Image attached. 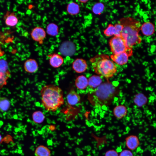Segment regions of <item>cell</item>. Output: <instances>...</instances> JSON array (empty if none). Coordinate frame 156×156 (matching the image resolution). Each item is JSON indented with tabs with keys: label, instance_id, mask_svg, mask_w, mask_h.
<instances>
[{
	"label": "cell",
	"instance_id": "cb8c5ba5",
	"mask_svg": "<svg viewBox=\"0 0 156 156\" xmlns=\"http://www.w3.org/2000/svg\"><path fill=\"white\" fill-rule=\"evenodd\" d=\"M11 75L10 71L6 72L0 71V89L7 84V81Z\"/></svg>",
	"mask_w": 156,
	"mask_h": 156
},
{
	"label": "cell",
	"instance_id": "e0dca14e",
	"mask_svg": "<svg viewBox=\"0 0 156 156\" xmlns=\"http://www.w3.org/2000/svg\"><path fill=\"white\" fill-rule=\"evenodd\" d=\"M127 110L125 106L120 105L116 106L113 109V113L117 119H121L126 116Z\"/></svg>",
	"mask_w": 156,
	"mask_h": 156
},
{
	"label": "cell",
	"instance_id": "d4e9b609",
	"mask_svg": "<svg viewBox=\"0 0 156 156\" xmlns=\"http://www.w3.org/2000/svg\"><path fill=\"white\" fill-rule=\"evenodd\" d=\"M145 97L144 95L141 94L137 95L134 99L135 103L138 106H141L143 105L146 101Z\"/></svg>",
	"mask_w": 156,
	"mask_h": 156
},
{
	"label": "cell",
	"instance_id": "7a4b0ae2",
	"mask_svg": "<svg viewBox=\"0 0 156 156\" xmlns=\"http://www.w3.org/2000/svg\"><path fill=\"white\" fill-rule=\"evenodd\" d=\"M117 91L116 88L111 83L105 82L89 92L88 99L91 104L96 107L109 105Z\"/></svg>",
	"mask_w": 156,
	"mask_h": 156
},
{
	"label": "cell",
	"instance_id": "d6986e66",
	"mask_svg": "<svg viewBox=\"0 0 156 156\" xmlns=\"http://www.w3.org/2000/svg\"><path fill=\"white\" fill-rule=\"evenodd\" d=\"M36 156H50L51 151L46 146L41 145L37 146L35 150Z\"/></svg>",
	"mask_w": 156,
	"mask_h": 156
},
{
	"label": "cell",
	"instance_id": "603a6c76",
	"mask_svg": "<svg viewBox=\"0 0 156 156\" xmlns=\"http://www.w3.org/2000/svg\"><path fill=\"white\" fill-rule=\"evenodd\" d=\"M46 31L48 34L52 36L57 35L58 33V27L55 23L49 24L47 27Z\"/></svg>",
	"mask_w": 156,
	"mask_h": 156
},
{
	"label": "cell",
	"instance_id": "ba28073f",
	"mask_svg": "<svg viewBox=\"0 0 156 156\" xmlns=\"http://www.w3.org/2000/svg\"><path fill=\"white\" fill-rule=\"evenodd\" d=\"M31 36L34 40L41 44L46 38V32L42 28L37 27L34 28L32 30Z\"/></svg>",
	"mask_w": 156,
	"mask_h": 156
},
{
	"label": "cell",
	"instance_id": "ffe728a7",
	"mask_svg": "<svg viewBox=\"0 0 156 156\" xmlns=\"http://www.w3.org/2000/svg\"><path fill=\"white\" fill-rule=\"evenodd\" d=\"M80 10L79 5L77 3L73 2L69 3L67 5L66 8L68 13L72 15H76L78 14Z\"/></svg>",
	"mask_w": 156,
	"mask_h": 156
},
{
	"label": "cell",
	"instance_id": "6da1fadb",
	"mask_svg": "<svg viewBox=\"0 0 156 156\" xmlns=\"http://www.w3.org/2000/svg\"><path fill=\"white\" fill-rule=\"evenodd\" d=\"M40 93L42 105L47 111L55 112L64 104L63 92L58 86L45 85L41 88Z\"/></svg>",
	"mask_w": 156,
	"mask_h": 156
},
{
	"label": "cell",
	"instance_id": "f1b7e54d",
	"mask_svg": "<svg viewBox=\"0 0 156 156\" xmlns=\"http://www.w3.org/2000/svg\"><path fill=\"white\" fill-rule=\"evenodd\" d=\"M119 156H133L131 151L129 149L122 150L119 155Z\"/></svg>",
	"mask_w": 156,
	"mask_h": 156
},
{
	"label": "cell",
	"instance_id": "7c38bea8",
	"mask_svg": "<svg viewBox=\"0 0 156 156\" xmlns=\"http://www.w3.org/2000/svg\"><path fill=\"white\" fill-rule=\"evenodd\" d=\"M66 99L68 104L71 105H75L80 101V96L74 89H71L67 94Z\"/></svg>",
	"mask_w": 156,
	"mask_h": 156
},
{
	"label": "cell",
	"instance_id": "277c9868",
	"mask_svg": "<svg viewBox=\"0 0 156 156\" xmlns=\"http://www.w3.org/2000/svg\"><path fill=\"white\" fill-rule=\"evenodd\" d=\"M90 61L94 72L107 79L112 77L117 72L116 65L107 55L98 54Z\"/></svg>",
	"mask_w": 156,
	"mask_h": 156
},
{
	"label": "cell",
	"instance_id": "52a82bcc",
	"mask_svg": "<svg viewBox=\"0 0 156 156\" xmlns=\"http://www.w3.org/2000/svg\"><path fill=\"white\" fill-rule=\"evenodd\" d=\"M123 29V25L120 23L113 25L109 24L104 30V34L106 36L110 37L112 36H121V33Z\"/></svg>",
	"mask_w": 156,
	"mask_h": 156
},
{
	"label": "cell",
	"instance_id": "7402d4cb",
	"mask_svg": "<svg viewBox=\"0 0 156 156\" xmlns=\"http://www.w3.org/2000/svg\"><path fill=\"white\" fill-rule=\"evenodd\" d=\"M45 116L44 113L40 111L34 112L32 115V119L34 122L36 124H40L44 121Z\"/></svg>",
	"mask_w": 156,
	"mask_h": 156
},
{
	"label": "cell",
	"instance_id": "44dd1931",
	"mask_svg": "<svg viewBox=\"0 0 156 156\" xmlns=\"http://www.w3.org/2000/svg\"><path fill=\"white\" fill-rule=\"evenodd\" d=\"M10 100L5 97H0V112H4L8 111L10 107Z\"/></svg>",
	"mask_w": 156,
	"mask_h": 156
},
{
	"label": "cell",
	"instance_id": "ac0fdd59",
	"mask_svg": "<svg viewBox=\"0 0 156 156\" xmlns=\"http://www.w3.org/2000/svg\"><path fill=\"white\" fill-rule=\"evenodd\" d=\"M75 84L77 89L84 90L88 86V80L83 75L79 76L75 79Z\"/></svg>",
	"mask_w": 156,
	"mask_h": 156
},
{
	"label": "cell",
	"instance_id": "9c48e42d",
	"mask_svg": "<svg viewBox=\"0 0 156 156\" xmlns=\"http://www.w3.org/2000/svg\"><path fill=\"white\" fill-rule=\"evenodd\" d=\"M72 68L77 73L84 72L88 68V65L86 60L82 58H77L73 62Z\"/></svg>",
	"mask_w": 156,
	"mask_h": 156
},
{
	"label": "cell",
	"instance_id": "2e32d148",
	"mask_svg": "<svg viewBox=\"0 0 156 156\" xmlns=\"http://www.w3.org/2000/svg\"><path fill=\"white\" fill-rule=\"evenodd\" d=\"M88 80V86L90 88L89 92L95 89L102 83V80L99 75H93Z\"/></svg>",
	"mask_w": 156,
	"mask_h": 156
},
{
	"label": "cell",
	"instance_id": "83f0119b",
	"mask_svg": "<svg viewBox=\"0 0 156 156\" xmlns=\"http://www.w3.org/2000/svg\"><path fill=\"white\" fill-rule=\"evenodd\" d=\"M104 156H119V154L115 150L110 149L105 152Z\"/></svg>",
	"mask_w": 156,
	"mask_h": 156
},
{
	"label": "cell",
	"instance_id": "4dcf8cb0",
	"mask_svg": "<svg viewBox=\"0 0 156 156\" xmlns=\"http://www.w3.org/2000/svg\"><path fill=\"white\" fill-rule=\"evenodd\" d=\"M1 135L0 134V142L1 141Z\"/></svg>",
	"mask_w": 156,
	"mask_h": 156
},
{
	"label": "cell",
	"instance_id": "5b68a950",
	"mask_svg": "<svg viewBox=\"0 0 156 156\" xmlns=\"http://www.w3.org/2000/svg\"><path fill=\"white\" fill-rule=\"evenodd\" d=\"M109 44L112 54L126 51L129 49L125 40L120 36H114L109 41Z\"/></svg>",
	"mask_w": 156,
	"mask_h": 156
},
{
	"label": "cell",
	"instance_id": "4316f807",
	"mask_svg": "<svg viewBox=\"0 0 156 156\" xmlns=\"http://www.w3.org/2000/svg\"><path fill=\"white\" fill-rule=\"evenodd\" d=\"M104 8V5L101 3L95 4L93 8V12L96 14H99L103 11Z\"/></svg>",
	"mask_w": 156,
	"mask_h": 156
},
{
	"label": "cell",
	"instance_id": "4fadbf2b",
	"mask_svg": "<svg viewBox=\"0 0 156 156\" xmlns=\"http://www.w3.org/2000/svg\"><path fill=\"white\" fill-rule=\"evenodd\" d=\"M49 63L50 65L54 68L61 66L64 62L62 57L57 53H54L49 55Z\"/></svg>",
	"mask_w": 156,
	"mask_h": 156
},
{
	"label": "cell",
	"instance_id": "8fae6325",
	"mask_svg": "<svg viewBox=\"0 0 156 156\" xmlns=\"http://www.w3.org/2000/svg\"><path fill=\"white\" fill-rule=\"evenodd\" d=\"M38 68V64L36 61L33 59L27 60L24 64V68L25 71L29 73H34L36 72Z\"/></svg>",
	"mask_w": 156,
	"mask_h": 156
},
{
	"label": "cell",
	"instance_id": "5bb4252c",
	"mask_svg": "<svg viewBox=\"0 0 156 156\" xmlns=\"http://www.w3.org/2000/svg\"><path fill=\"white\" fill-rule=\"evenodd\" d=\"M5 24L8 26L14 27L18 23V19L13 12H7L4 17Z\"/></svg>",
	"mask_w": 156,
	"mask_h": 156
},
{
	"label": "cell",
	"instance_id": "8992f818",
	"mask_svg": "<svg viewBox=\"0 0 156 156\" xmlns=\"http://www.w3.org/2000/svg\"><path fill=\"white\" fill-rule=\"evenodd\" d=\"M133 53L132 49L120 53L112 54L110 58L115 63L119 65H123L127 62L129 57L132 56Z\"/></svg>",
	"mask_w": 156,
	"mask_h": 156
},
{
	"label": "cell",
	"instance_id": "30bf717a",
	"mask_svg": "<svg viewBox=\"0 0 156 156\" xmlns=\"http://www.w3.org/2000/svg\"><path fill=\"white\" fill-rule=\"evenodd\" d=\"M125 145L128 149L133 151L139 146L140 141L138 137L134 135L128 136L125 139Z\"/></svg>",
	"mask_w": 156,
	"mask_h": 156
},
{
	"label": "cell",
	"instance_id": "9a60e30c",
	"mask_svg": "<svg viewBox=\"0 0 156 156\" xmlns=\"http://www.w3.org/2000/svg\"><path fill=\"white\" fill-rule=\"evenodd\" d=\"M140 30L144 35L149 36L154 34L155 27L154 25L152 23L149 22H146L141 25Z\"/></svg>",
	"mask_w": 156,
	"mask_h": 156
},
{
	"label": "cell",
	"instance_id": "f546056e",
	"mask_svg": "<svg viewBox=\"0 0 156 156\" xmlns=\"http://www.w3.org/2000/svg\"><path fill=\"white\" fill-rule=\"evenodd\" d=\"M78 1L80 2L81 3H86L88 1V0H78Z\"/></svg>",
	"mask_w": 156,
	"mask_h": 156
},
{
	"label": "cell",
	"instance_id": "484cf974",
	"mask_svg": "<svg viewBox=\"0 0 156 156\" xmlns=\"http://www.w3.org/2000/svg\"><path fill=\"white\" fill-rule=\"evenodd\" d=\"M9 71L8 65L7 61L3 59H0V71L6 72Z\"/></svg>",
	"mask_w": 156,
	"mask_h": 156
},
{
	"label": "cell",
	"instance_id": "3957f363",
	"mask_svg": "<svg viewBox=\"0 0 156 156\" xmlns=\"http://www.w3.org/2000/svg\"><path fill=\"white\" fill-rule=\"evenodd\" d=\"M119 23L123 27L121 36L129 48H132L133 46L141 42L142 38L139 34L141 25L139 21L132 17H127L120 19Z\"/></svg>",
	"mask_w": 156,
	"mask_h": 156
}]
</instances>
